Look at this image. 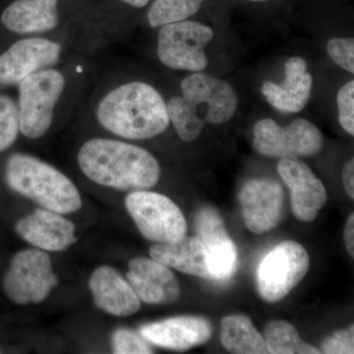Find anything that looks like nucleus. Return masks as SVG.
I'll return each mask as SVG.
<instances>
[{"instance_id": "a211bd4d", "label": "nucleus", "mask_w": 354, "mask_h": 354, "mask_svg": "<svg viewBox=\"0 0 354 354\" xmlns=\"http://www.w3.org/2000/svg\"><path fill=\"white\" fill-rule=\"evenodd\" d=\"M88 288L95 306L109 315L131 316L141 308V301L132 286L111 266H102L95 270L88 281Z\"/></svg>"}, {"instance_id": "39448f33", "label": "nucleus", "mask_w": 354, "mask_h": 354, "mask_svg": "<svg viewBox=\"0 0 354 354\" xmlns=\"http://www.w3.org/2000/svg\"><path fill=\"white\" fill-rule=\"evenodd\" d=\"M309 267V254L301 244L292 241L281 242L266 254L258 266V293L270 304L281 301L302 281Z\"/></svg>"}, {"instance_id": "6e6552de", "label": "nucleus", "mask_w": 354, "mask_h": 354, "mask_svg": "<svg viewBox=\"0 0 354 354\" xmlns=\"http://www.w3.org/2000/svg\"><path fill=\"white\" fill-rule=\"evenodd\" d=\"M214 38L209 26L183 20L162 26L158 32V59L169 68L202 72L208 66L205 48Z\"/></svg>"}, {"instance_id": "1a4fd4ad", "label": "nucleus", "mask_w": 354, "mask_h": 354, "mask_svg": "<svg viewBox=\"0 0 354 354\" xmlns=\"http://www.w3.org/2000/svg\"><path fill=\"white\" fill-rule=\"evenodd\" d=\"M322 133L313 123L297 118L286 127L271 118L258 121L253 145L260 155L272 158L311 157L322 150Z\"/></svg>"}, {"instance_id": "7ed1b4c3", "label": "nucleus", "mask_w": 354, "mask_h": 354, "mask_svg": "<svg viewBox=\"0 0 354 354\" xmlns=\"http://www.w3.org/2000/svg\"><path fill=\"white\" fill-rule=\"evenodd\" d=\"M6 181L11 190L41 208L70 215L82 207L80 193L69 177L34 156H10L6 165Z\"/></svg>"}, {"instance_id": "bb28decb", "label": "nucleus", "mask_w": 354, "mask_h": 354, "mask_svg": "<svg viewBox=\"0 0 354 354\" xmlns=\"http://www.w3.org/2000/svg\"><path fill=\"white\" fill-rule=\"evenodd\" d=\"M111 346L113 353L115 354L153 353L150 342H147L140 333L125 328H121L113 333Z\"/></svg>"}, {"instance_id": "20e7f679", "label": "nucleus", "mask_w": 354, "mask_h": 354, "mask_svg": "<svg viewBox=\"0 0 354 354\" xmlns=\"http://www.w3.org/2000/svg\"><path fill=\"white\" fill-rule=\"evenodd\" d=\"M65 85L64 74L53 67L34 72L18 84V120L25 137L39 139L48 133Z\"/></svg>"}, {"instance_id": "9d476101", "label": "nucleus", "mask_w": 354, "mask_h": 354, "mask_svg": "<svg viewBox=\"0 0 354 354\" xmlns=\"http://www.w3.org/2000/svg\"><path fill=\"white\" fill-rule=\"evenodd\" d=\"M62 53V44L41 37L16 41L0 55V87L18 85L30 74L53 67Z\"/></svg>"}, {"instance_id": "412c9836", "label": "nucleus", "mask_w": 354, "mask_h": 354, "mask_svg": "<svg viewBox=\"0 0 354 354\" xmlns=\"http://www.w3.org/2000/svg\"><path fill=\"white\" fill-rule=\"evenodd\" d=\"M58 0H16L4 9L1 22L20 35L43 34L59 24Z\"/></svg>"}, {"instance_id": "4468645a", "label": "nucleus", "mask_w": 354, "mask_h": 354, "mask_svg": "<svg viewBox=\"0 0 354 354\" xmlns=\"http://www.w3.org/2000/svg\"><path fill=\"white\" fill-rule=\"evenodd\" d=\"M16 234L36 248L50 252L66 250L78 241L75 225L62 214L37 209L15 225Z\"/></svg>"}, {"instance_id": "473e14b6", "label": "nucleus", "mask_w": 354, "mask_h": 354, "mask_svg": "<svg viewBox=\"0 0 354 354\" xmlns=\"http://www.w3.org/2000/svg\"><path fill=\"white\" fill-rule=\"evenodd\" d=\"M121 1L124 2L128 6L142 8V7H145L150 2V0H121Z\"/></svg>"}, {"instance_id": "cd10ccee", "label": "nucleus", "mask_w": 354, "mask_h": 354, "mask_svg": "<svg viewBox=\"0 0 354 354\" xmlns=\"http://www.w3.org/2000/svg\"><path fill=\"white\" fill-rule=\"evenodd\" d=\"M337 108H339V120L342 127L348 133L354 135V81L346 83L339 88L337 95Z\"/></svg>"}, {"instance_id": "2f4dec72", "label": "nucleus", "mask_w": 354, "mask_h": 354, "mask_svg": "<svg viewBox=\"0 0 354 354\" xmlns=\"http://www.w3.org/2000/svg\"><path fill=\"white\" fill-rule=\"evenodd\" d=\"M344 244L351 258L354 257V214H351L346 221L344 230Z\"/></svg>"}, {"instance_id": "9b49d317", "label": "nucleus", "mask_w": 354, "mask_h": 354, "mask_svg": "<svg viewBox=\"0 0 354 354\" xmlns=\"http://www.w3.org/2000/svg\"><path fill=\"white\" fill-rule=\"evenodd\" d=\"M285 192L278 181L256 178L247 181L239 192L242 218L247 228L261 234L276 227L283 216Z\"/></svg>"}, {"instance_id": "f704fd0d", "label": "nucleus", "mask_w": 354, "mask_h": 354, "mask_svg": "<svg viewBox=\"0 0 354 354\" xmlns=\"http://www.w3.org/2000/svg\"><path fill=\"white\" fill-rule=\"evenodd\" d=\"M0 353H1V351H0Z\"/></svg>"}, {"instance_id": "423d86ee", "label": "nucleus", "mask_w": 354, "mask_h": 354, "mask_svg": "<svg viewBox=\"0 0 354 354\" xmlns=\"http://www.w3.org/2000/svg\"><path fill=\"white\" fill-rule=\"evenodd\" d=\"M125 207L141 234L149 241L165 243L181 239L187 232V223L176 203L160 193L133 191Z\"/></svg>"}, {"instance_id": "b1692460", "label": "nucleus", "mask_w": 354, "mask_h": 354, "mask_svg": "<svg viewBox=\"0 0 354 354\" xmlns=\"http://www.w3.org/2000/svg\"><path fill=\"white\" fill-rule=\"evenodd\" d=\"M204 0H155L148 11L151 27L187 20L201 8Z\"/></svg>"}, {"instance_id": "dca6fc26", "label": "nucleus", "mask_w": 354, "mask_h": 354, "mask_svg": "<svg viewBox=\"0 0 354 354\" xmlns=\"http://www.w3.org/2000/svg\"><path fill=\"white\" fill-rule=\"evenodd\" d=\"M195 227L198 239L208 251L216 281H227L236 269L237 249L220 214L209 207L200 209L195 218Z\"/></svg>"}, {"instance_id": "ddd939ff", "label": "nucleus", "mask_w": 354, "mask_h": 354, "mask_svg": "<svg viewBox=\"0 0 354 354\" xmlns=\"http://www.w3.org/2000/svg\"><path fill=\"white\" fill-rule=\"evenodd\" d=\"M139 333L153 346L186 351L206 344L213 334V325L204 317L178 316L146 324Z\"/></svg>"}, {"instance_id": "7c9ffc66", "label": "nucleus", "mask_w": 354, "mask_h": 354, "mask_svg": "<svg viewBox=\"0 0 354 354\" xmlns=\"http://www.w3.org/2000/svg\"><path fill=\"white\" fill-rule=\"evenodd\" d=\"M342 183L351 199H354V160H348L342 169Z\"/></svg>"}, {"instance_id": "c85d7f7f", "label": "nucleus", "mask_w": 354, "mask_h": 354, "mask_svg": "<svg viewBox=\"0 0 354 354\" xmlns=\"http://www.w3.org/2000/svg\"><path fill=\"white\" fill-rule=\"evenodd\" d=\"M328 53L339 67L354 73V39L353 38L330 39L327 44Z\"/></svg>"}, {"instance_id": "5701e85b", "label": "nucleus", "mask_w": 354, "mask_h": 354, "mask_svg": "<svg viewBox=\"0 0 354 354\" xmlns=\"http://www.w3.org/2000/svg\"><path fill=\"white\" fill-rule=\"evenodd\" d=\"M268 353L318 354L321 351L302 341L297 330L286 321L276 320L268 324L264 333Z\"/></svg>"}, {"instance_id": "4be33fe9", "label": "nucleus", "mask_w": 354, "mask_h": 354, "mask_svg": "<svg viewBox=\"0 0 354 354\" xmlns=\"http://www.w3.org/2000/svg\"><path fill=\"white\" fill-rule=\"evenodd\" d=\"M221 342L232 353H268L264 337L256 330L248 317H225L221 324Z\"/></svg>"}, {"instance_id": "2eb2a0df", "label": "nucleus", "mask_w": 354, "mask_h": 354, "mask_svg": "<svg viewBox=\"0 0 354 354\" xmlns=\"http://www.w3.org/2000/svg\"><path fill=\"white\" fill-rule=\"evenodd\" d=\"M127 279L140 301L147 304H172L180 297V286L174 272L153 258L130 261Z\"/></svg>"}, {"instance_id": "a878e982", "label": "nucleus", "mask_w": 354, "mask_h": 354, "mask_svg": "<svg viewBox=\"0 0 354 354\" xmlns=\"http://www.w3.org/2000/svg\"><path fill=\"white\" fill-rule=\"evenodd\" d=\"M17 104L6 95H0V153L15 143L19 134Z\"/></svg>"}, {"instance_id": "f03ea898", "label": "nucleus", "mask_w": 354, "mask_h": 354, "mask_svg": "<svg viewBox=\"0 0 354 354\" xmlns=\"http://www.w3.org/2000/svg\"><path fill=\"white\" fill-rule=\"evenodd\" d=\"M97 122L106 131L127 140H147L169 125L167 104L150 84L133 81L106 93L95 109Z\"/></svg>"}, {"instance_id": "393cba45", "label": "nucleus", "mask_w": 354, "mask_h": 354, "mask_svg": "<svg viewBox=\"0 0 354 354\" xmlns=\"http://www.w3.org/2000/svg\"><path fill=\"white\" fill-rule=\"evenodd\" d=\"M167 104L169 122L172 123L179 138L184 142H193L200 136L205 123L193 113L183 97H172Z\"/></svg>"}, {"instance_id": "aec40b11", "label": "nucleus", "mask_w": 354, "mask_h": 354, "mask_svg": "<svg viewBox=\"0 0 354 354\" xmlns=\"http://www.w3.org/2000/svg\"><path fill=\"white\" fill-rule=\"evenodd\" d=\"M149 253L153 259L183 274L216 281L212 272L208 251L195 237L184 235L177 241L155 243Z\"/></svg>"}, {"instance_id": "f3484780", "label": "nucleus", "mask_w": 354, "mask_h": 354, "mask_svg": "<svg viewBox=\"0 0 354 354\" xmlns=\"http://www.w3.org/2000/svg\"><path fill=\"white\" fill-rule=\"evenodd\" d=\"M183 97L208 108L209 124H223L234 118L239 97L230 83L202 72H194L181 82Z\"/></svg>"}, {"instance_id": "f257e3e1", "label": "nucleus", "mask_w": 354, "mask_h": 354, "mask_svg": "<svg viewBox=\"0 0 354 354\" xmlns=\"http://www.w3.org/2000/svg\"><path fill=\"white\" fill-rule=\"evenodd\" d=\"M77 160L90 180L104 187L133 192L150 189L160 180V165L152 153L118 140H88Z\"/></svg>"}, {"instance_id": "72a5a7b5", "label": "nucleus", "mask_w": 354, "mask_h": 354, "mask_svg": "<svg viewBox=\"0 0 354 354\" xmlns=\"http://www.w3.org/2000/svg\"><path fill=\"white\" fill-rule=\"evenodd\" d=\"M249 1H253V2H265V1H270V0H249Z\"/></svg>"}, {"instance_id": "c756f323", "label": "nucleus", "mask_w": 354, "mask_h": 354, "mask_svg": "<svg viewBox=\"0 0 354 354\" xmlns=\"http://www.w3.org/2000/svg\"><path fill=\"white\" fill-rule=\"evenodd\" d=\"M321 353L327 354L354 353L353 325L344 330H337L327 337L322 344Z\"/></svg>"}, {"instance_id": "0eeeda50", "label": "nucleus", "mask_w": 354, "mask_h": 354, "mask_svg": "<svg viewBox=\"0 0 354 354\" xmlns=\"http://www.w3.org/2000/svg\"><path fill=\"white\" fill-rule=\"evenodd\" d=\"M57 285L50 255L38 248L16 253L3 279L6 297L18 305L41 304Z\"/></svg>"}, {"instance_id": "f8f14e48", "label": "nucleus", "mask_w": 354, "mask_h": 354, "mask_svg": "<svg viewBox=\"0 0 354 354\" xmlns=\"http://www.w3.org/2000/svg\"><path fill=\"white\" fill-rule=\"evenodd\" d=\"M278 174L290 189V206L295 218L304 223L315 220L328 200L322 181L297 158H281Z\"/></svg>"}, {"instance_id": "6ab92c4d", "label": "nucleus", "mask_w": 354, "mask_h": 354, "mask_svg": "<svg viewBox=\"0 0 354 354\" xmlns=\"http://www.w3.org/2000/svg\"><path fill=\"white\" fill-rule=\"evenodd\" d=\"M286 78L281 84L266 81L262 94L274 109L286 113H297L306 106L311 97L313 79L301 57H290L285 65Z\"/></svg>"}]
</instances>
